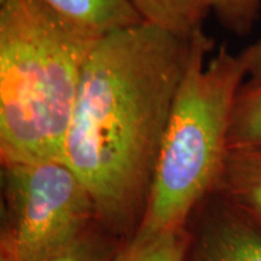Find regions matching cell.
<instances>
[{"label":"cell","instance_id":"obj_13","mask_svg":"<svg viewBox=\"0 0 261 261\" xmlns=\"http://www.w3.org/2000/svg\"><path fill=\"white\" fill-rule=\"evenodd\" d=\"M250 81H261V40L241 52Z\"/></svg>","mask_w":261,"mask_h":261},{"label":"cell","instance_id":"obj_10","mask_svg":"<svg viewBox=\"0 0 261 261\" xmlns=\"http://www.w3.org/2000/svg\"><path fill=\"white\" fill-rule=\"evenodd\" d=\"M116 261H191L187 228L145 238L130 237L123 242Z\"/></svg>","mask_w":261,"mask_h":261},{"label":"cell","instance_id":"obj_5","mask_svg":"<svg viewBox=\"0 0 261 261\" xmlns=\"http://www.w3.org/2000/svg\"><path fill=\"white\" fill-rule=\"evenodd\" d=\"M189 234L191 261H261V230L215 194L203 201ZM189 233V232H188Z\"/></svg>","mask_w":261,"mask_h":261},{"label":"cell","instance_id":"obj_6","mask_svg":"<svg viewBox=\"0 0 261 261\" xmlns=\"http://www.w3.org/2000/svg\"><path fill=\"white\" fill-rule=\"evenodd\" d=\"M213 194L261 230V146L228 150Z\"/></svg>","mask_w":261,"mask_h":261},{"label":"cell","instance_id":"obj_2","mask_svg":"<svg viewBox=\"0 0 261 261\" xmlns=\"http://www.w3.org/2000/svg\"><path fill=\"white\" fill-rule=\"evenodd\" d=\"M99 39L40 0H0L2 163L62 159L81 71Z\"/></svg>","mask_w":261,"mask_h":261},{"label":"cell","instance_id":"obj_4","mask_svg":"<svg viewBox=\"0 0 261 261\" xmlns=\"http://www.w3.org/2000/svg\"><path fill=\"white\" fill-rule=\"evenodd\" d=\"M0 261H40L94 223L80 178L62 159L2 163Z\"/></svg>","mask_w":261,"mask_h":261},{"label":"cell","instance_id":"obj_1","mask_svg":"<svg viewBox=\"0 0 261 261\" xmlns=\"http://www.w3.org/2000/svg\"><path fill=\"white\" fill-rule=\"evenodd\" d=\"M189 56L190 38L140 23L100 38L84 64L62 160L120 238L142 219Z\"/></svg>","mask_w":261,"mask_h":261},{"label":"cell","instance_id":"obj_11","mask_svg":"<svg viewBox=\"0 0 261 261\" xmlns=\"http://www.w3.org/2000/svg\"><path fill=\"white\" fill-rule=\"evenodd\" d=\"M121 238L94 223L80 236L40 261H116Z\"/></svg>","mask_w":261,"mask_h":261},{"label":"cell","instance_id":"obj_9","mask_svg":"<svg viewBox=\"0 0 261 261\" xmlns=\"http://www.w3.org/2000/svg\"><path fill=\"white\" fill-rule=\"evenodd\" d=\"M261 146V81L242 84L234 99L228 150Z\"/></svg>","mask_w":261,"mask_h":261},{"label":"cell","instance_id":"obj_8","mask_svg":"<svg viewBox=\"0 0 261 261\" xmlns=\"http://www.w3.org/2000/svg\"><path fill=\"white\" fill-rule=\"evenodd\" d=\"M144 23L190 38L211 11L208 0H127Z\"/></svg>","mask_w":261,"mask_h":261},{"label":"cell","instance_id":"obj_12","mask_svg":"<svg viewBox=\"0 0 261 261\" xmlns=\"http://www.w3.org/2000/svg\"><path fill=\"white\" fill-rule=\"evenodd\" d=\"M220 23L234 34H247L259 16L261 0H208Z\"/></svg>","mask_w":261,"mask_h":261},{"label":"cell","instance_id":"obj_7","mask_svg":"<svg viewBox=\"0 0 261 261\" xmlns=\"http://www.w3.org/2000/svg\"><path fill=\"white\" fill-rule=\"evenodd\" d=\"M62 17L102 38L144 23L127 0H40Z\"/></svg>","mask_w":261,"mask_h":261},{"label":"cell","instance_id":"obj_3","mask_svg":"<svg viewBox=\"0 0 261 261\" xmlns=\"http://www.w3.org/2000/svg\"><path fill=\"white\" fill-rule=\"evenodd\" d=\"M214 40L200 27L163 136L142 219L130 237L184 230L215 190L228 154L234 99L247 67L223 45L205 65ZM129 237V238H130Z\"/></svg>","mask_w":261,"mask_h":261}]
</instances>
